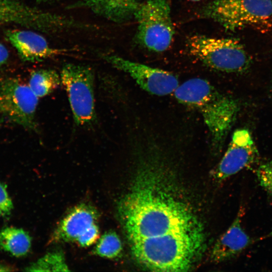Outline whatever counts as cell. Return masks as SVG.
Wrapping results in <instances>:
<instances>
[{"label":"cell","instance_id":"1","mask_svg":"<svg viewBox=\"0 0 272 272\" xmlns=\"http://www.w3.org/2000/svg\"><path fill=\"white\" fill-rule=\"evenodd\" d=\"M138 159L135 180L118 206L131 253L151 270L187 271L204 252L203 226L168 180L165 157L148 153Z\"/></svg>","mask_w":272,"mask_h":272},{"label":"cell","instance_id":"2","mask_svg":"<svg viewBox=\"0 0 272 272\" xmlns=\"http://www.w3.org/2000/svg\"><path fill=\"white\" fill-rule=\"evenodd\" d=\"M174 94L179 103L199 112L209 130L212 149L220 150L239 111L238 102L200 78L179 85Z\"/></svg>","mask_w":272,"mask_h":272},{"label":"cell","instance_id":"3","mask_svg":"<svg viewBox=\"0 0 272 272\" xmlns=\"http://www.w3.org/2000/svg\"><path fill=\"white\" fill-rule=\"evenodd\" d=\"M201 15L231 31L265 28L272 23V0H214L203 7Z\"/></svg>","mask_w":272,"mask_h":272},{"label":"cell","instance_id":"4","mask_svg":"<svg viewBox=\"0 0 272 272\" xmlns=\"http://www.w3.org/2000/svg\"><path fill=\"white\" fill-rule=\"evenodd\" d=\"M190 54L207 66L227 73H241L249 67V55L240 41L194 35L187 40Z\"/></svg>","mask_w":272,"mask_h":272},{"label":"cell","instance_id":"5","mask_svg":"<svg viewBox=\"0 0 272 272\" xmlns=\"http://www.w3.org/2000/svg\"><path fill=\"white\" fill-rule=\"evenodd\" d=\"M134 17L138 23L137 38L145 47L155 52L169 47L174 29L167 0H147L140 4Z\"/></svg>","mask_w":272,"mask_h":272},{"label":"cell","instance_id":"6","mask_svg":"<svg viewBox=\"0 0 272 272\" xmlns=\"http://www.w3.org/2000/svg\"><path fill=\"white\" fill-rule=\"evenodd\" d=\"M60 75L75 123L84 125L93 122L96 119L93 71L87 66L66 63Z\"/></svg>","mask_w":272,"mask_h":272},{"label":"cell","instance_id":"7","mask_svg":"<svg viewBox=\"0 0 272 272\" xmlns=\"http://www.w3.org/2000/svg\"><path fill=\"white\" fill-rule=\"evenodd\" d=\"M14 24L46 33L72 30L75 20L30 7L18 0H0V25Z\"/></svg>","mask_w":272,"mask_h":272},{"label":"cell","instance_id":"8","mask_svg":"<svg viewBox=\"0 0 272 272\" xmlns=\"http://www.w3.org/2000/svg\"><path fill=\"white\" fill-rule=\"evenodd\" d=\"M38 99L28 85L18 79L7 78L0 82V111L27 129L36 128Z\"/></svg>","mask_w":272,"mask_h":272},{"label":"cell","instance_id":"9","mask_svg":"<svg viewBox=\"0 0 272 272\" xmlns=\"http://www.w3.org/2000/svg\"><path fill=\"white\" fill-rule=\"evenodd\" d=\"M104 58L115 68L129 74L143 90L150 94L167 95L174 93L179 85L177 78L169 72L117 55H106Z\"/></svg>","mask_w":272,"mask_h":272},{"label":"cell","instance_id":"10","mask_svg":"<svg viewBox=\"0 0 272 272\" xmlns=\"http://www.w3.org/2000/svg\"><path fill=\"white\" fill-rule=\"evenodd\" d=\"M257 157L258 151L249 131L237 129L213 176L218 181H224L254 163Z\"/></svg>","mask_w":272,"mask_h":272},{"label":"cell","instance_id":"11","mask_svg":"<svg viewBox=\"0 0 272 272\" xmlns=\"http://www.w3.org/2000/svg\"><path fill=\"white\" fill-rule=\"evenodd\" d=\"M6 36L21 59L35 62L62 54L64 50L51 46L40 34L31 30H9Z\"/></svg>","mask_w":272,"mask_h":272},{"label":"cell","instance_id":"12","mask_svg":"<svg viewBox=\"0 0 272 272\" xmlns=\"http://www.w3.org/2000/svg\"><path fill=\"white\" fill-rule=\"evenodd\" d=\"M98 214L90 205L82 203L73 208L60 221L53 235V240L77 242L92 225L96 224Z\"/></svg>","mask_w":272,"mask_h":272},{"label":"cell","instance_id":"13","mask_svg":"<svg viewBox=\"0 0 272 272\" xmlns=\"http://www.w3.org/2000/svg\"><path fill=\"white\" fill-rule=\"evenodd\" d=\"M251 241L242 227L239 213L229 228L215 242L211 251V259L215 262L229 259L245 250Z\"/></svg>","mask_w":272,"mask_h":272},{"label":"cell","instance_id":"14","mask_svg":"<svg viewBox=\"0 0 272 272\" xmlns=\"http://www.w3.org/2000/svg\"><path fill=\"white\" fill-rule=\"evenodd\" d=\"M140 3L138 0H80L70 9H86L113 22H123L134 17Z\"/></svg>","mask_w":272,"mask_h":272},{"label":"cell","instance_id":"15","mask_svg":"<svg viewBox=\"0 0 272 272\" xmlns=\"http://www.w3.org/2000/svg\"><path fill=\"white\" fill-rule=\"evenodd\" d=\"M31 246V237L21 228L7 227L0 231V247L14 256L26 255Z\"/></svg>","mask_w":272,"mask_h":272},{"label":"cell","instance_id":"16","mask_svg":"<svg viewBox=\"0 0 272 272\" xmlns=\"http://www.w3.org/2000/svg\"><path fill=\"white\" fill-rule=\"evenodd\" d=\"M61 83L60 75L51 69H39L31 73L28 85L38 97L51 93Z\"/></svg>","mask_w":272,"mask_h":272},{"label":"cell","instance_id":"17","mask_svg":"<svg viewBox=\"0 0 272 272\" xmlns=\"http://www.w3.org/2000/svg\"><path fill=\"white\" fill-rule=\"evenodd\" d=\"M122 251L121 241L114 231L104 233L99 239L93 252L98 256L107 258L118 257Z\"/></svg>","mask_w":272,"mask_h":272},{"label":"cell","instance_id":"18","mask_svg":"<svg viewBox=\"0 0 272 272\" xmlns=\"http://www.w3.org/2000/svg\"><path fill=\"white\" fill-rule=\"evenodd\" d=\"M63 254L59 252L48 253L28 267L31 271H69Z\"/></svg>","mask_w":272,"mask_h":272},{"label":"cell","instance_id":"19","mask_svg":"<svg viewBox=\"0 0 272 272\" xmlns=\"http://www.w3.org/2000/svg\"><path fill=\"white\" fill-rule=\"evenodd\" d=\"M256 175L260 185L272 194V162L261 164L256 170Z\"/></svg>","mask_w":272,"mask_h":272},{"label":"cell","instance_id":"20","mask_svg":"<svg viewBox=\"0 0 272 272\" xmlns=\"http://www.w3.org/2000/svg\"><path fill=\"white\" fill-rule=\"evenodd\" d=\"M13 208V202L8 194L6 185L0 182V217L9 216Z\"/></svg>","mask_w":272,"mask_h":272},{"label":"cell","instance_id":"21","mask_svg":"<svg viewBox=\"0 0 272 272\" xmlns=\"http://www.w3.org/2000/svg\"><path fill=\"white\" fill-rule=\"evenodd\" d=\"M99 236V227L95 224L80 237L76 242L82 247H88L94 244L98 239Z\"/></svg>","mask_w":272,"mask_h":272},{"label":"cell","instance_id":"22","mask_svg":"<svg viewBox=\"0 0 272 272\" xmlns=\"http://www.w3.org/2000/svg\"><path fill=\"white\" fill-rule=\"evenodd\" d=\"M9 57V52L6 47L0 43V65L7 61Z\"/></svg>","mask_w":272,"mask_h":272},{"label":"cell","instance_id":"23","mask_svg":"<svg viewBox=\"0 0 272 272\" xmlns=\"http://www.w3.org/2000/svg\"><path fill=\"white\" fill-rule=\"evenodd\" d=\"M11 270L9 266L0 265V271H9Z\"/></svg>","mask_w":272,"mask_h":272},{"label":"cell","instance_id":"24","mask_svg":"<svg viewBox=\"0 0 272 272\" xmlns=\"http://www.w3.org/2000/svg\"><path fill=\"white\" fill-rule=\"evenodd\" d=\"M39 1L43 2H50L52 1H54L55 0H39Z\"/></svg>","mask_w":272,"mask_h":272},{"label":"cell","instance_id":"25","mask_svg":"<svg viewBox=\"0 0 272 272\" xmlns=\"http://www.w3.org/2000/svg\"><path fill=\"white\" fill-rule=\"evenodd\" d=\"M190 1H192V2H197V1H199L200 0H189Z\"/></svg>","mask_w":272,"mask_h":272}]
</instances>
